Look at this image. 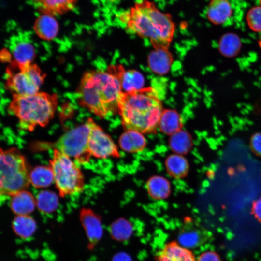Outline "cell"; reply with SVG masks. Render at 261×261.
Returning <instances> with one entry per match:
<instances>
[{"label":"cell","instance_id":"1","mask_svg":"<svg viewBox=\"0 0 261 261\" xmlns=\"http://www.w3.org/2000/svg\"><path fill=\"white\" fill-rule=\"evenodd\" d=\"M129 32L148 38L155 49H167L175 31L171 15L159 10L154 3L140 0L118 15Z\"/></svg>","mask_w":261,"mask_h":261},{"label":"cell","instance_id":"2","mask_svg":"<svg viewBox=\"0 0 261 261\" xmlns=\"http://www.w3.org/2000/svg\"><path fill=\"white\" fill-rule=\"evenodd\" d=\"M122 90L119 80L110 71H92L82 77L77 94L82 106L104 117L118 110Z\"/></svg>","mask_w":261,"mask_h":261},{"label":"cell","instance_id":"3","mask_svg":"<svg viewBox=\"0 0 261 261\" xmlns=\"http://www.w3.org/2000/svg\"><path fill=\"white\" fill-rule=\"evenodd\" d=\"M119 113L124 127L141 133L153 131L163 111L162 106L151 87L122 92L118 102Z\"/></svg>","mask_w":261,"mask_h":261},{"label":"cell","instance_id":"4","mask_svg":"<svg viewBox=\"0 0 261 261\" xmlns=\"http://www.w3.org/2000/svg\"><path fill=\"white\" fill-rule=\"evenodd\" d=\"M10 110L19 120L20 128L32 131L37 126L46 125L53 117L58 105V96L38 92L27 96L13 95Z\"/></svg>","mask_w":261,"mask_h":261},{"label":"cell","instance_id":"5","mask_svg":"<svg viewBox=\"0 0 261 261\" xmlns=\"http://www.w3.org/2000/svg\"><path fill=\"white\" fill-rule=\"evenodd\" d=\"M0 164L1 195L12 197L29 187L30 182L26 160L17 149L1 148Z\"/></svg>","mask_w":261,"mask_h":261},{"label":"cell","instance_id":"6","mask_svg":"<svg viewBox=\"0 0 261 261\" xmlns=\"http://www.w3.org/2000/svg\"><path fill=\"white\" fill-rule=\"evenodd\" d=\"M54 181L61 197L82 191L84 188V176L80 169L67 155L54 149L49 161Z\"/></svg>","mask_w":261,"mask_h":261},{"label":"cell","instance_id":"7","mask_svg":"<svg viewBox=\"0 0 261 261\" xmlns=\"http://www.w3.org/2000/svg\"><path fill=\"white\" fill-rule=\"evenodd\" d=\"M91 119L64 133L54 143H43L41 149L54 148L74 158L81 163L88 161L91 155L88 148Z\"/></svg>","mask_w":261,"mask_h":261},{"label":"cell","instance_id":"8","mask_svg":"<svg viewBox=\"0 0 261 261\" xmlns=\"http://www.w3.org/2000/svg\"><path fill=\"white\" fill-rule=\"evenodd\" d=\"M19 70L15 73H9L7 81L8 89L14 92V95L27 96L39 92V90L44 80L43 73L36 64L16 67Z\"/></svg>","mask_w":261,"mask_h":261},{"label":"cell","instance_id":"9","mask_svg":"<svg viewBox=\"0 0 261 261\" xmlns=\"http://www.w3.org/2000/svg\"><path fill=\"white\" fill-rule=\"evenodd\" d=\"M88 148L91 156L104 159L117 157V148L112 138L91 119Z\"/></svg>","mask_w":261,"mask_h":261},{"label":"cell","instance_id":"10","mask_svg":"<svg viewBox=\"0 0 261 261\" xmlns=\"http://www.w3.org/2000/svg\"><path fill=\"white\" fill-rule=\"evenodd\" d=\"M80 219L89 241L93 247L100 241L103 234L100 218L88 208H82L80 212Z\"/></svg>","mask_w":261,"mask_h":261},{"label":"cell","instance_id":"11","mask_svg":"<svg viewBox=\"0 0 261 261\" xmlns=\"http://www.w3.org/2000/svg\"><path fill=\"white\" fill-rule=\"evenodd\" d=\"M110 71L119 80L124 92H129L143 88L144 78L139 72L134 70H125L120 66H112Z\"/></svg>","mask_w":261,"mask_h":261},{"label":"cell","instance_id":"12","mask_svg":"<svg viewBox=\"0 0 261 261\" xmlns=\"http://www.w3.org/2000/svg\"><path fill=\"white\" fill-rule=\"evenodd\" d=\"M156 261H196L192 253L176 241L166 244L156 257Z\"/></svg>","mask_w":261,"mask_h":261},{"label":"cell","instance_id":"13","mask_svg":"<svg viewBox=\"0 0 261 261\" xmlns=\"http://www.w3.org/2000/svg\"><path fill=\"white\" fill-rule=\"evenodd\" d=\"M33 29L40 38L49 41L57 35L59 26L55 16L42 13L35 19Z\"/></svg>","mask_w":261,"mask_h":261},{"label":"cell","instance_id":"14","mask_svg":"<svg viewBox=\"0 0 261 261\" xmlns=\"http://www.w3.org/2000/svg\"><path fill=\"white\" fill-rule=\"evenodd\" d=\"M232 14V8L228 0H211L207 9V16L216 25L226 22Z\"/></svg>","mask_w":261,"mask_h":261},{"label":"cell","instance_id":"15","mask_svg":"<svg viewBox=\"0 0 261 261\" xmlns=\"http://www.w3.org/2000/svg\"><path fill=\"white\" fill-rule=\"evenodd\" d=\"M10 205L16 215H29L36 206V200L30 192L23 190L12 196Z\"/></svg>","mask_w":261,"mask_h":261},{"label":"cell","instance_id":"16","mask_svg":"<svg viewBox=\"0 0 261 261\" xmlns=\"http://www.w3.org/2000/svg\"><path fill=\"white\" fill-rule=\"evenodd\" d=\"M121 148L129 153L138 152L143 150L146 146L145 138L142 133L131 130H127L119 138Z\"/></svg>","mask_w":261,"mask_h":261},{"label":"cell","instance_id":"17","mask_svg":"<svg viewBox=\"0 0 261 261\" xmlns=\"http://www.w3.org/2000/svg\"><path fill=\"white\" fill-rule=\"evenodd\" d=\"M77 1L78 0H39L36 3L42 13L55 16L73 10Z\"/></svg>","mask_w":261,"mask_h":261},{"label":"cell","instance_id":"18","mask_svg":"<svg viewBox=\"0 0 261 261\" xmlns=\"http://www.w3.org/2000/svg\"><path fill=\"white\" fill-rule=\"evenodd\" d=\"M35 49L27 41H19L13 49L14 66L21 67L31 64L35 57Z\"/></svg>","mask_w":261,"mask_h":261},{"label":"cell","instance_id":"19","mask_svg":"<svg viewBox=\"0 0 261 261\" xmlns=\"http://www.w3.org/2000/svg\"><path fill=\"white\" fill-rule=\"evenodd\" d=\"M148 62L152 71L160 74H164L170 68L172 58L166 49H155L148 56Z\"/></svg>","mask_w":261,"mask_h":261},{"label":"cell","instance_id":"20","mask_svg":"<svg viewBox=\"0 0 261 261\" xmlns=\"http://www.w3.org/2000/svg\"><path fill=\"white\" fill-rule=\"evenodd\" d=\"M12 227L17 236L27 240L34 234L37 225L34 219L29 215H16L12 221Z\"/></svg>","mask_w":261,"mask_h":261},{"label":"cell","instance_id":"21","mask_svg":"<svg viewBox=\"0 0 261 261\" xmlns=\"http://www.w3.org/2000/svg\"><path fill=\"white\" fill-rule=\"evenodd\" d=\"M158 126L163 133L171 135L181 130L182 119L176 111L164 110L161 113Z\"/></svg>","mask_w":261,"mask_h":261},{"label":"cell","instance_id":"22","mask_svg":"<svg viewBox=\"0 0 261 261\" xmlns=\"http://www.w3.org/2000/svg\"><path fill=\"white\" fill-rule=\"evenodd\" d=\"M30 183L35 188H44L50 186L54 181V175L50 166H38L29 173Z\"/></svg>","mask_w":261,"mask_h":261},{"label":"cell","instance_id":"23","mask_svg":"<svg viewBox=\"0 0 261 261\" xmlns=\"http://www.w3.org/2000/svg\"><path fill=\"white\" fill-rule=\"evenodd\" d=\"M147 189L152 198L157 200L163 199L170 194V185L164 177L155 176L147 181Z\"/></svg>","mask_w":261,"mask_h":261},{"label":"cell","instance_id":"24","mask_svg":"<svg viewBox=\"0 0 261 261\" xmlns=\"http://www.w3.org/2000/svg\"><path fill=\"white\" fill-rule=\"evenodd\" d=\"M166 167L170 175L175 178L185 176L189 169L187 160L178 154L171 155L167 158Z\"/></svg>","mask_w":261,"mask_h":261},{"label":"cell","instance_id":"25","mask_svg":"<svg viewBox=\"0 0 261 261\" xmlns=\"http://www.w3.org/2000/svg\"><path fill=\"white\" fill-rule=\"evenodd\" d=\"M204 231L195 228L182 230L178 236L179 244L186 248H194L203 244L206 239Z\"/></svg>","mask_w":261,"mask_h":261},{"label":"cell","instance_id":"26","mask_svg":"<svg viewBox=\"0 0 261 261\" xmlns=\"http://www.w3.org/2000/svg\"><path fill=\"white\" fill-rule=\"evenodd\" d=\"M36 206L45 214H49L56 210L58 205V198L54 192L48 190L39 192L35 199Z\"/></svg>","mask_w":261,"mask_h":261},{"label":"cell","instance_id":"27","mask_svg":"<svg viewBox=\"0 0 261 261\" xmlns=\"http://www.w3.org/2000/svg\"><path fill=\"white\" fill-rule=\"evenodd\" d=\"M169 142L171 149L180 155L188 152L192 145L190 135L181 130L171 135Z\"/></svg>","mask_w":261,"mask_h":261},{"label":"cell","instance_id":"28","mask_svg":"<svg viewBox=\"0 0 261 261\" xmlns=\"http://www.w3.org/2000/svg\"><path fill=\"white\" fill-rule=\"evenodd\" d=\"M241 43L239 38L235 34L229 33L223 35L219 42V49L225 56H235L239 52Z\"/></svg>","mask_w":261,"mask_h":261},{"label":"cell","instance_id":"29","mask_svg":"<svg viewBox=\"0 0 261 261\" xmlns=\"http://www.w3.org/2000/svg\"><path fill=\"white\" fill-rule=\"evenodd\" d=\"M109 231L113 238L117 241H123L130 236L132 228L127 220L119 218L112 223Z\"/></svg>","mask_w":261,"mask_h":261},{"label":"cell","instance_id":"30","mask_svg":"<svg viewBox=\"0 0 261 261\" xmlns=\"http://www.w3.org/2000/svg\"><path fill=\"white\" fill-rule=\"evenodd\" d=\"M247 21L251 29L261 32V6L254 7L248 11Z\"/></svg>","mask_w":261,"mask_h":261},{"label":"cell","instance_id":"31","mask_svg":"<svg viewBox=\"0 0 261 261\" xmlns=\"http://www.w3.org/2000/svg\"><path fill=\"white\" fill-rule=\"evenodd\" d=\"M252 151L257 156L261 157V132L253 134L250 140Z\"/></svg>","mask_w":261,"mask_h":261},{"label":"cell","instance_id":"32","mask_svg":"<svg viewBox=\"0 0 261 261\" xmlns=\"http://www.w3.org/2000/svg\"><path fill=\"white\" fill-rule=\"evenodd\" d=\"M197 261H221L219 256L216 252L208 251L201 254Z\"/></svg>","mask_w":261,"mask_h":261},{"label":"cell","instance_id":"33","mask_svg":"<svg viewBox=\"0 0 261 261\" xmlns=\"http://www.w3.org/2000/svg\"><path fill=\"white\" fill-rule=\"evenodd\" d=\"M251 210L255 218L261 223V195L253 203Z\"/></svg>","mask_w":261,"mask_h":261},{"label":"cell","instance_id":"34","mask_svg":"<svg viewBox=\"0 0 261 261\" xmlns=\"http://www.w3.org/2000/svg\"><path fill=\"white\" fill-rule=\"evenodd\" d=\"M112 261H131V259L126 253H118L116 254L112 259Z\"/></svg>","mask_w":261,"mask_h":261},{"label":"cell","instance_id":"35","mask_svg":"<svg viewBox=\"0 0 261 261\" xmlns=\"http://www.w3.org/2000/svg\"><path fill=\"white\" fill-rule=\"evenodd\" d=\"M108 0L111 1H115V0Z\"/></svg>","mask_w":261,"mask_h":261},{"label":"cell","instance_id":"36","mask_svg":"<svg viewBox=\"0 0 261 261\" xmlns=\"http://www.w3.org/2000/svg\"><path fill=\"white\" fill-rule=\"evenodd\" d=\"M35 0V1L36 2H37L39 0Z\"/></svg>","mask_w":261,"mask_h":261},{"label":"cell","instance_id":"37","mask_svg":"<svg viewBox=\"0 0 261 261\" xmlns=\"http://www.w3.org/2000/svg\"><path fill=\"white\" fill-rule=\"evenodd\" d=\"M260 2H261V0H260Z\"/></svg>","mask_w":261,"mask_h":261}]
</instances>
